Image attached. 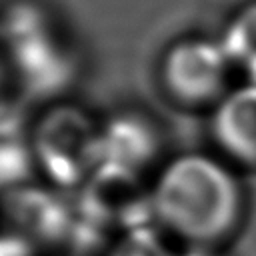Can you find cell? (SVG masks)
Segmentation results:
<instances>
[{"label": "cell", "mask_w": 256, "mask_h": 256, "mask_svg": "<svg viewBox=\"0 0 256 256\" xmlns=\"http://www.w3.org/2000/svg\"><path fill=\"white\" fill-rule=\"evenodd\" d=\"M150 186L156 226L184 246L220 248L244 224V182L218 152L174 154L156 168Z\"/></svg>", "instance_id": "cell-1"}, {"label": "cell", "mask_w": 256, "mask_h": 256, "mask_svg": "<svg viewBox=\"0 0 256 256\" xmlns=\"http://www.w3.org/2000/svg\"><path fill=\"white\" fill-rule=\"evenodd\" d=\"M32 164L62 190L82 188L102 166L100 120L76 104H54L34 124L28 140Z\"/></svg>", "instance_id": "cell-2"}, {"label": "cell", "mask_w": 256, "mask_h": 256, "mask_svg": "<svg viewBox=\"0 0 256 256\" xmlns=\"http://www.w3.org/2000/svg\"><path fill=\"white\" fill-rule=\"evenodd\" d=\"M234 68L218 36L188 34L160 56L158 78L172 102L188 108H212L232 86Z\"/></svg>", "instance_id": "cell-3"}, {"label": "cell", "mask_w": 256, "mask_h": 256, "mask_svg": "<svg viewBox=\"0 0 256 256\" xmlns=\"http://www.w3.org/2000/svg\"><path fill=\"white\" fill-rule=\"evenodd\" d=\"M80 192L84 214L96 228H106L120 236L156 224L152 186L138 174L102 164Z\"/></svg>", "instance_id": "cell-4"}, {"label": "cell", "mask_w": 256, "mask_h": 256, "mask_svg": "<svg viewBox=\"0 0 256 256\" xmlns=\"http://www.w3.org/2000/svg\"><path fill=\"white\" fill-rule=\"evenodd\" d=\"M164 134L158 120L140 108H122L100 120L102 164L144 176L160 166Z\"/></svg>", "instance_id": "cell-5"}, {"label": "cell", "mask_w": 256, "mask_h": 256, "mask_svg": "<svg viewBox=\"0 0 256 256\" xmlns=\"http://www.w3.org/2000/svg\"><path fill=\"white\" fill-rule=\"evenodd\" d=\"M210 136L236 168H256V84L232 86L210 108Z\"/></svg>", "instance_id": "cell-6"}, {"label": "cell", "mask_w": 256, "mask_h": 256, "mask_svg": "<svg viewBox=\"0 0 256 256\" xmlns=\"http://www.w3.org/2000/svg\"><path fill=\"white\" fill-rule=\"evenodd\" d=\"M218 38L234 72H240L244 82L256 84V0L238 6Z\"/></svg>", "instance_id": "cell-7"}, {"label": "cell", "mask_w": 256, "mask_h": 256, "mask_svg": "<svg viewBox=\"0 0 256 256\" xmlns=\"http://www.w3.org/2000/svg\"><path fill=\"white\" fill-rule=\"evenodd\" d=\"M170 236L156 224L136 228L114 236L104 256H176L178 250L170 244Z\"/></svg>", "instance_id": "cell-8"}, {"label": "cell", "mask_w": 256, "mask_h": 256, "mask_svg": "<svg viewBox=\"0 0 256 256\" xmlns=\"http://www.w3.org/2000/svg\"><path fill=\"white\" fill-rule=\"evenodd\" d=\"M36 244L16 230L0 232V256H34Z\"/></svg>", "instance_id": "cell-9"}, {"label": "cell", "mask_w": 256, "mask_h": 256, "mask_svg": "<svg viewBox=\"0 0 256 256\" xmlns=\"http://www.w3.org/2000/svg\"><path fill=\"white\" fill-rule=\"evenodd\" d=\"M176 256H222L220 248H208V246H184L178 250Z\"/></svg>", "instance_id": "cell-10"}]
</instances>
